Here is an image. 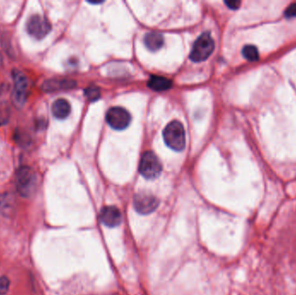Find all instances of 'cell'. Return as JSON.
<instances>
[{
    "mask_svg": "<svg viewBox=\"0 0 296 295\" xmlns=\"http://www.w3.org/2000/svg\"><path fill=\"white\" fill-rule=\"evenodd\" d=\"M163 138L166 145L176 152L185 149V131L184 126L178 121H172L166 126L163 132Z\"/></svg>",
    "mask_w": 296,
    "mask_h": 295,
    "instance_id": "6da1fadb",
    "label": "cell"
},
{
    "mask_svg": "<svg viewBox=\"0 0 296 295\" xmlns=\"http://www.w3.org/2000/svg\"><path fill=\"white\" fill-rule=\"evenodd\" d=\"M17 190L24 197L32 196L38 187V177L29 166L20 167L16 174Z\"/></svg>",
    "mask_w": 296,
    "mask_h": 295,
    "instance_id": "7a4b0ae2",
    "label": "cell"
},
{
    "mask_svg": "<svg viewBox=\"0 0 296 295\" xmlns=\"http://www.w3.org/2000/svg\"><path fill=\"white\" fill-rule=\"evenodd\" d=\"M215 49V42L210 32L202 33L192 46L190 59L195 63H200L207 60Z\"/></svg>",
    "mask_w": 296,
    "mask_h": 295,
    "instance_id": "3957f363",
    "label": "cell"
},
{
    "mask_svg": "<svg viewBox=\"0 0 296 295\" xmlns=\"http://www.w3.org/2000/svg\"><path fill=\"white\" fill-rule=\"evenodd\" d=\"M140 174L147 179L158 178L162 171V165L153 152H144L140 162Z\"/></svg>",
    "mask_w": 296,
    "mask_h": 295,
    "instance_id": "277c9868",
    "label": "cell"
},
{
    "mask_svg": "<svg viewBox=\"0 0 296 295\" xmlns=\"http://www.w3.org/2000/svg\"><path fill=\"white\" fill-rule=\"evenodd\" d=\"M131 114L125 108L114 107L109 109L106 114V121L115 130H123L129 126Z\"/></svg>",
    "mask_w": 296,
    "mask_h": 295,
    "instance_id": "5b68a950",
    "label": "cell"
},
{
    "mask_svg": "<svg viewBox=\"0 0 296 295\" xmlns=\"http://www.w3.org/2000/svg\"><path fill=\"white\" fill-rule=\"evenodd\" d=\"M27 31L30 35L37 39H43L51 32V24L45 17L36 14L31 17L28 20Z\"/></svg>",
    "mask_w": 296,
    "mask_h": 295,
    "instance_id": "8992f818",
    "label": "cell"
},
{
    "mask_svg": "<svg viewBox=\"0 0 296 295\" xmlns=\"http://www.w3.org/2000/svg\"><path fill=\"white\" fill-rule=\"evenodd\" d=\"M13 80L15 83L13 91V100L17 106L22 107L25 104L28 91V80L26 75L18 70H13Z\"/></svg>",
    "mask_w": 296,
    "mask_h": 295,
    "instance_id": "52a82bcc",
    "label": "cell"
},
{
    "mask_svg": "<svg viewBox=\"0 0 296 295\" xmlns=\"http://www.w3.org/2000/svg\"><path fill=\"white\" fill-rule=\"evenodd\" d=\"M159 204V199L150 193H138L134 198V209L142 215H148L155 211Z\"/></svg>",
    "mask_w": 296,
    "mask_h": 295,
    "instance_id": "ba28073f",
    "label": "cell"
},
{
    "mask_svg": "<svg viewBox=\"0 0 296 295\" xmlns=\"http://www.w3.org/2000/svg\"><path fill=\"white\" fill-rule=\"evenodd\" d=\"M101 222L109 228H115L121 224L122 216L120 209L115 206H106L101 210Z\"/></svg>",
    "mask_w": 296,
    "mask_h": 295,
    "instance_id": "9c48e42d",
    "label": "cell"
},
{
    "mask_svg": "<svg viewBox=\"0 0 296 295\" xmlns=\"http://www.w3.org/2000/svg\"><path fill=\"white\" fill-rule=\"evenodd\" d=\"M77 86V82L71 79H50L45 81L42 85V89L45 92H57L61 90H69Z\"/></svg>",
    "mask_w": 296,
    "mask_h": 295,
    "instance_id": "30bf717a",
    "label": "cell"
},
{
    "mask_svg": "<svg viewBox=\"0 0 296 295\" xmlns=\"http://www.w3.org/2000/svg\"><path fill=\"white\" fill-rule=\"evenodd\" d=\"M71 107L68 101L58 99L52 105V114L58 120H64L70 115Z\"/></svg>",
    "mask_w": 296,
    "mask_h": 295,
    "instance_id": "8fae6325",
    "label": "cell"
},
{
    "mask_svg": "<svg viewBox=\"0 0 296 295\" xmlns=\"http://www.w3.org/2000/svg\"><path fill=\"white\" fill-rule=\"evenodd\" d=\"M147 86L150 89H153V91L160 92L171 89L172 82L164 76H152L147 83Z\"/></svg>",
    "mask_w": 296,
    "mask_h": 295,
    "instance_id": "7c38bea8",
    "label": "cell"
},
{
    "mask_svg": "<svg viewBox=\"0 0 296 295\" xmlns=\"http://www.w3.org/2000/svg\"><path fill=\"white\" fill-rule=\"evenodd\" d=\"M144 44L149 51H159L164 45V37L158 32H149L144 38Z\"/></svg>",
    "mask_w": 296,
    "mask_h": 295,
    "instance_id": "4fadbf2b",
    "label": "cell"
},
{
    "mask_svg": "<svg viewBox=\"0 0 296 295\" xmlns=\"http://www.w3.org/2000/svg\"><path fill=\"white\" fill-rule=\"evenodd\" d=\"M14 202L12 196L5 194L0 196V212L3 213L5 216H8L13 210Z\"/></svg>",
    "mask_w": 296,
    "mask_h": 295,
    "instance_id": "5bb4252c",
    "label": "cell"
},
{
    "mask_svg": "<svg viewBox=\"0 0 296 295\" xmlns=\"http://www.w3.org/2000/svg\"><path fill=\"white\" fill-rule=\"evenodd\" d=\"M242 54L249 62H256L259 59V51L255 45H248L244 46L242 49Z\"/></svg>",
    "mask_w": 296,
    "mask_h": 295,
    "instance_id": "9a60e30c",
    "label": "cell"
},
{
    "mask_svg": "<svg viewBox=\"0 0 296 295\" xmlns=\"http://www.w3.org/2000/svg\"><path fill=\"white\" fill-rule=\"evenodd\" d=\"M11 109L6 102H0V127L8 122L10 119Z\"/></svg>",
    "mask_w": 296,
    "mask_h": 295,
    "instance_id": "2e32d148",
    "label": "cell"
},
{
    "mask_svg": "<svg viewBox=\"0 0 296 295\" xmlns=\"http://www.w3.org/2000/svg\"><path fill=\"white\" fill-rule=\"evenodd\" d=\"M84 94L90 102H96L101 97V90L95 85L89 86V88H87Z\"/></svg>",
    "mask_w": 296,
    "mask_h": 295,
    "instance_id": "e0dca14e",
    "label": "cell"
},
{
    "mask_svg": "<svg viewBox=\"0 0 296 295\" xmlns=\"http://www.w3.org/2000/svg\"><path fill=\"white\" fill-rule=\"evenodd\" d=\"M9 286H10L9 279L6 276L0 277V295L6 294L9 290Z\"/></svg>",
    "mask_w": 296,
    "mask_h": 295,
    "instance_id": "ac0fdd59",
    "label": "cell"
},
{
    "mask_svg": "<svg viewBox=\"0 0 296 295\" xmlns=\"http://www.w3.org/2000/svg\"><path fill=\"white\" fill-rule=\"evenodd\" d=\"M284 15L287 19H292V18H296V3L291 4L290 6L287 7L285 10Z\"/></svg>",
    "mask_w": 296,
    "mask_h": 295,
    "instance_id": "d6986e66",
    "label": "cell"
},
{
    "mask_svg": "<svg viewBox=\"0 0 296 295\" xmlns=\"http://www.w3.org/2000/svg\"><path fill=\"white\" fill-rule=\"evenodd\" d=\"M224 3H225L227 7H229V9L231 10H237L240 7V6H241V2L240 1H236V0L225 1Z\"/></svg>",
    "mask_w": 296,
    "mask_h": 295,
    "instance_id": "ffe728a7",
    "label": "cell"
}]
</instances>
